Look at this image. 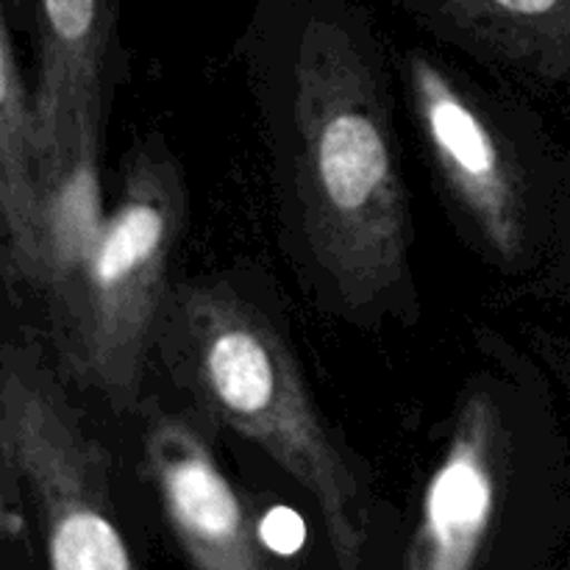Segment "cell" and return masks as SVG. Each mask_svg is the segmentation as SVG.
<instances>
[{"label": "cell", "mask_w": 570, "mask_h": 570, "mask_svg": "<svg viewBox=\"0 0 570 570\" xmlns=\"http://www.w3.org/2000/svg\"><path fill=\"white\" fill-rule=\"evenodd\" d=\"M438 45L529 95L570 100V0H393Z\"/></svg>", "instance_id": "obj_8"}, {"label": "cell", "mask_w": 570, "mask_h": 570, "mask_svg": "<svg viewBox=\"0 0 570 570\" xmlns=\"http://www.w3.org/2000/svg\"><path fill=\"white\" fill-rule=\"evenodd\" d=\"M33 334L0 351L3 490L31 507L50 570H142L120 527L115 456Z\"/></svg>", "instance_id": "obj_5"}, {"label": "cell", "mask_w": 570, "mask_h": 570, "mask_svg": "<svg viewBox=\"0 0 570 570\" xmlns=\"http://www.w3.org/2000/svg\"><path fill=\"white\" fill-rule=\"evenodd\" d=\"M42 204L33 83L20 61L9 14L0 20V228L9 287H37V232Z\"/></svg>", "instance_id": "obj_9"}, {"label": "cell", "mask_w": 570, "mask_h": 570, "mask_svg": "<svg viewBox=\"0 0 570 570\" xmlns=\"http://www.w3.org/2000/svg\"><path fill=\"white\" fill-rule=\"evenodd\" d=\"M278 248L304 298L354 332L415 328V223L399 70L348 0H262L237 45Z\"/></svg>", "instance_id": "obj_1"}, {"label": "cell", "mask_w": 570, "mask_h": 570, "mask_svg": "<svg viewBox=\"0 0 570 570\" xmlns=\"http://www.w3.org/2000/svg\"><path fill=\"white\" fill-rule=\"evenodd\" d=\"M187 223L181 159L165 134H145L117 165L111 204L81 267L45 301L56 365L115 421H131L148 395L156 328Z\"/></svg>", "instance_id": "obj_4"}, {"label": "cell", "mask_w": 570, "mask_h": 570, "mask_svg": "<svg viewBox=\"0 0 570 570\" xmlns=\"http://www.w3.org/2000/svg\"><path fill=\"white\" fill-rule=\"evenodd\" d=\"M139 473L193 570H282L217 456V429L184 401L148 393L128 421Z\"/></svg>", "instance_id": "obj_6"}, {"label": "cell", "mask_w": 570, "mask_h": 570, "mask_svg": "<svg viewBox=\"0 0 570 570\" xmlns=\"http://www.w3.org/2000/svg\"><path fill=\"white\" fill-rule=\"evenodd\" d=\"M178 401L254 445L317 510L343 570H360L376 521L371 465L317 401L273 278L250 262L176 276L154 365Z\"/></svg>", "instance_id": "obj_2"}, {"label": "cell", "mask_w": 570, "mask_h": 570, "mask_svg": "<svg viewBox=\"0 0 570 570\" xmlns=\"http://www.w3.org/2000/svg\"><path fill=\"white\" fill-rule=\"evenodd\" d=\"M395 70L460 243L518 293L568 298L570 139L534 95L432 48H406Z\"/></svg>", "instance_id": "obj_3"}, {"label": "cell", "mask_w": 570, "mask_h": 570, "mask_svg": "<svg viewBox=\"0 0 570 570\" xmlns=\"http://www.w3.org/2000/svg\"><path fill=\"white\" fill-rule=\"evenodd\" d=\"M33 39V115L42 178L81 154H104L120 67L117 0H6Z\"/></svg>", "instance_id": "obj_7"}]
</instances>
